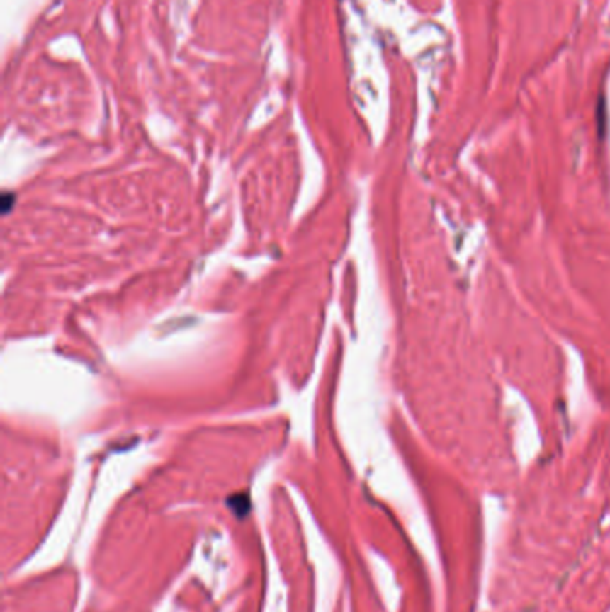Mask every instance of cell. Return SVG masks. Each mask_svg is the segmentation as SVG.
Segmentation results:
<instances>
[{"label": "cell", "instance_id": "obj_1", "mask_svg": "<svg viewBox=\"0 0 610 612\" xmlns=\"http://www.w3.org/2000/svg\"><path fill=\"white\" fill-rule=\"evenodd\" d=\"M227 506L233 510L237 518H245L251 510V498H249L247 492H237V494L227 498Z\"/></svg>", "mask_w": 610, "mask_h": 612}]
</instances>
